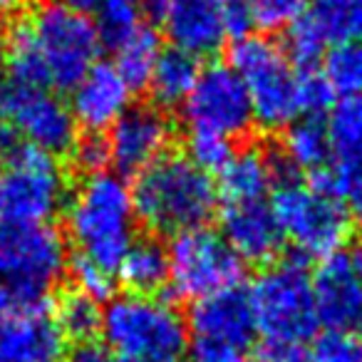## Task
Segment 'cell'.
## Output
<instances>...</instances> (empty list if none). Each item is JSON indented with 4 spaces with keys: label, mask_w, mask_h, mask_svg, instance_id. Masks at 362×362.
Instances as JSON below:
<instances>
[{
    "label": "cell",
    "mask_w": 362,
    "mask_h": 362,
    "mask_svg": "<svg viewBox=\"0 0 362 362\" xmlns=\"http://www.w3.org/2000/svg\"><path fill=\"white\" fill-rule=\"evenodd\" d=\"M132 204L134 216L149 231L179 236L206 228L216 216L218 189L211 174L199 169L189 156L164 154L136 174Z\"/></svg>",
    "instance_id": "obj_1"
},
{
    "label": "cell",
    "mask_w": 362,
    "mask_h": 362,
    "mask_svg": "<svg viewBox=\"0 0 362 362\" xmlns=\"http://www.w3.org/2000/svg\"><path fill=\"white\" fill-rule=\"evenodd\" d=\"M134 218L132 189L110 171L87 176L67 209V223L80 256L110 273H117L134 243Z\"/></svg>",
    "instance_id": "obj_2"
},
{
    "label": "cell",
    "mask_w": 362,
    "mask_h": 362,
    "mask_svg": "<svg viewBox=\"0 0 362 362\" xmlns=\"http://www.w3.org/2000/svg\"><path fill=\"white\" fill-rule=\"evenodd\" d=\"M102 337L115 362H181L187 322L171 303L127 293L102 310Z\"/></svg>",
    "instance_id": "obj_3"
},
{
    "label": "cell",
    "mask_w": 362,
    "mask_h": 362,
    "mask_svg": "<svg viewBox=\"0 0 362 362\" xmlns=\"http://www.w3.org/2000/svg\"><path fill=\"white\" fill-rule=\"evenodd\" d=\"M273 199L271 211L283 238L305 258H327L340 253L352 233V218L340 199L313 192L296 176V169L283 156L271 159Z\"/></svg>",
    "instance_id": "obj_4"
},
{
    "label": "cell",
    "mask_w": 362,
    "mask_h": 362,
    "mask_svg": "<svg viewBox=\"0 0 362 362\" xmlns=\"http://www.w3.org/2000/svg\"><path fill=\"white\" fill-rule=\"evenodd\" d=\"M231 67L251 100L253 122L263 129H283L300 119V70L281 45L263 35H243L231 47Z\"/></svg>",
    "instance_id": "obj_5"
},
{
    "label": "cell",
    "mask_w": 362,
    "mask_h": 362,
    "mask_svg": "<svg viewBox=\"0 0 362 362\" xmlns=\"http://www.w3.org/2000/svg\"><path fill=\"white\" fill-rule=\"evenodd\" d=\"M256 330L268 342H305L317 330L315 298L305 266L296 258L278 261L248 291Z\"/></svg>",
    "instance_id": "obj_6"
},
{
    "label": "cell",
    "mask_w": 362,
    "mask_h": 362,
    "mask_svg": "<svg viewBox=\"0 0 362 362\" xmlns=\"http://www.w3.org/2000/svg\"><path fill=\"white\" fill-rule=\"evenodd\" d=\"M35 35L47 87L72 90L97 65L102 50V35L92 18L75 13L60 3L40 6L28 18Z\"/></svg>",
    "instance_id": "obj_7"
},
{
    "label": "cell",
    "mask_w": 362,
    "mask_h": 362,
    "mask_svg": "<svg viewBox=\"0 0 362 362\" xmlns=\"http://www.w3.org/2000/svg\"><path fill=\"white\" fill-rule=\"evenodd\" d=\"M65 266V241L50 223L0 221V281L11 283L30 305H47V291L62 278Z\"/></svg>",
    "instance_id": "obj_8"
},
{
    "label": "cell",
    "mask_w": 362,
    "mask_h": 362,
    "mask_svg": "<svg viewBox=\"0 0 362 362\" xmlns=\"http://www.w3.org/2000/svg\"><path fill=\"white\" fill-rule=\"evenodd\" d=\"M6 161V174H0V221L21 226L50 223L67 197L65 176L57 161L28 141Z\"/></svg>",
    "instance_id": "obj_9"
},
{
    "label": "cell",
    "mask_w": 362,
    "mask_h": 362,
    "mask_svg": "<svg viewBox=\"0 0 362 362\" xmlns=\"http://www.w3.org/2000/svg\"><path fill=\"white\" fill-rule=\"evenodd\" d=\"M166 256L171 291L194 303L226 288H236L243 276V261L228 248L221 233L209 228L174 236Z\"/></svg>",
    "instance_id": "obj_10"
},
{
    "label": "cell",
    "mask_w": 362,
    "mask_h": 362,
    "mask_svg": "<svg viewBox=\"0 0 362 362\" xmlns=\"http://www.w3.org/2000/svg\"><path fill=\"white\" fill-rule=\"evenodd\" d=\"M0 122L23 141L45 154H65L77 144V122L70 105L45 87H13L0 100Z\"/></svg>",
    "instance_id": "obj_11"
},
{
    "label": "cell",
    "mask_w": 362,
    "mask_h": 362,
    "mask_svg": "<svg viewBox=\"0 0 362 362\" xmlns=\"http://www.w3.org/2000/svg\"><path fill=\"white\" fill-rule=\"evenodd\" d=\"M181 107L189 132H211L233 139L243 136L253 124L248 92L228 65H211L199 72L197 85Z\"/></svg>",
    "instance_id": "obj_12"
},
{
    "label": "cell",
    "mask_w": 362,
    "mask_h": 362,
    "mask_svg": "<svg viewBox=\"0 0 362 362\" xmlns=\"http://www.w3.org/2000/svg\"><path fill=\"white\" fill-rule=\"evenodd\" d=\"M231 0H146L144 13L166 33L174 50L206 57L221 50L228 28Z\"/></svg>",
    "instance_id": "obj_13"
},
{
    "label": "cell",
    "mask_w": 362,
    "mask_h": 362,
    "mask_svg": "<svg viewBox=\"0 0 362 362\" xmlns=\"http://www.w3.org/2000/svg\"><path fill=\"white\" fill-rule=\"evenodd\" d=\"M171 141V124L154 107H129L110 127V161L122 174H141L161 159Z\"/></svg>",
    "instance_id": "obj_14"
},
{
    "label": "cell",
    "mask_w": 362,
    "mask_h": 362,
    "mask_svg": "<svg viewBox=\"0 0 362 362\" xmlns=\"http://www.w3.org/2000/svg\"><path fill=\"white\" fill-rule=\"evenodd\" d=\"M221 238L243 263H271L283 248V233L271 204H226L221 211Z\"/></svg>",
    "instance_id": "obj_15"
},
{
    "label": "cell",
    "mask_w": 362,
    "mask_h": 362,
    "mask_svg": "<svg viewBox=\"0 0 362 362\" xmlns=\"http://www.w3.org/2000/svg\"><path fill=\"white\" fill-rule=\"evenodd\" d=\"M192 327L197 332V340L218 342L238 350H246L258 332L248 293L238 286L194 303Z\"/></svg>",
    "instance_id": "obj_16"
},
{
    "label": "cell",
    "mask_w": 362,
    "mask_h": 362,
    "mask_svg": "<svg viewBox=\"0 0 362 362\" xmlns=\"http://www.w3.org/2000/svg\"><path fill=\"white\" fill-rule=\"evenodd\" d=\"M132 87L117 72L115 65L97 62L85 77L72 87L70 112L77 124L90 132H102L112 127L129 110Z\"/></svg>",
    "instance_id": "obj_17"
},
{
    "label": "cell",
    "mask_w": 362,
    "mask_h": 362,
    "mask_svg": "<svg viewBox=\"0 0 362 362\" xmlns=\"http://www.w3.org/2000/svg\"><path fill=\"white\" fill-rule=\"evenodd\" d=\"M313 283L317 320L327 327H352L362 315V283L352 268L350 253L322 258Z\"/></svg>",
    "instance_id": "obj_18"
},
{
    "label": "cell",
    "mask_w": 362,
    "mask_h": 362,
    "mask_svg": "<svg viewBox=\"0 0 362 362\" xmlns=\"http://www.w3.org/2000/svg\"><path fill=\"white\" fill-rule=\"evenodd\" d=\"M50 308L0 317V362H55L65 345Z\"/></svg>",
    "instance_id": "obj_19"
},
{
    "label": "cell",
    "mask_w": 362,
    "mask_h": 362,
    "mask_svg": "<svg viewBox=\"0 0 362 362\" xmlns=\"http://www.w3.org/2000/svg\"><path fill=\"white\" fill-rule=\"evenodd\" d=\"M330 166L337 176L340 199L362 184V95L345 97L335 105L327 122Z\"/></svg>",
    "instance_id": "obj_20"
},
{
    "label": "cell",
    "mask_w": 362,
    "mask_h": 362,
    "mask_svg": "<svg viewBox=\"0 0 362 362\" xmlns=\"http://www.w3.org/2000/svg\"><path fill=\"white\" fill-rule=\"evenodd\" d=\"M218 174H221L218 194L226 199V204L261 202L273 184L271 159L258 149L233 151V156Z\"/></svg>",
    "instance_id": "obj_21"
},
{
    "label": "cell",
    "mask_w": 362,
    "mask_h": 362,
    "mask_svg": "<svg viewBox=\"0 0 362 362\" xmlns=\"http://www.w3.org/2000/svg\"><path fill=\"white\" fill-rule=\"evenodd\" d=\"M122 283L136 296H151L156 293L166 281H169V256L166 248L154 238L134 241L129 251L124 253L119 268Z\"/></svg>",
    "instance_id": "obj_22"
},
{
    "label": "cell",
    "mask_w": 362,
    "mask_h": 362,
    "mask_svg": "<svg viewBox=\"0 0 362 362\" xmlns=\"http://www.w3.org/2000/svg\"><path fill=\"white\" fill-rule=\"evenodd\" d=\"M199 60L181 50H166L156 60L154 72H151L146 87L151 90V97L161 107H176L184 105L189 92L194 90L199 80Z\"/></svg>",
    "instance_id": "obj_23"
},
{
    "label": "cell",
    "mask_w": 362,
    "mask_h": 362,
    "mask_svg": "<svg viewBox=\"0 0 362 362\" xmlns=\"http://www.w3.org/2000/svg\"><path fill=\"white\" fill-rule=\"evenodd\" d=\"M115 50V67L132 90H141L149 82L154 72L156 60L161 57V42L151 28L136 25L132 33H127L122 40L112 45Z\"/></svg>",
    "instance_id": "obj_24"
},
{
    "label": "cell",
    "mask_w": 362,
    "mask_h": 362,
    "mask_svg": "<svg viewBox=\"0 0 362 362\" xmlns=\"http://www.w3.org/2000/svg\"><path fill=\"white\" fill-rule=\"evenodd\" d=\"M330 156L332 151L327 127L317 117H303L288 127L286 139H283V159L293 169H303L310 174L330 164Z\"/></svg>",
    "instance_id": "obj_25"
},
{
    "label": "cell",
    "mask_w": 362,
    "mask_h": 362,
    "mask_svg": "<svg viewBox=\"0 0 362 362\" xmlns=\"http://www.w3.org/2000/svg\"><path fill=\"white\" fill-rule=\"evenodd\" d=\"M6 70L13 77L16 87H47V75L42 67L35 35L28 21H21L11 28L6 37Z\"/></svg>",
    "instance_id": "obj_26"
},
{
    "label": "cell",
    "mask_w": 362,
    "mask_h": 362,
    "mask_svg": "<svg viewBox=\"0 0 362 362\" xmlns=\"http://www.w3.org/2000/svg\"><path fill=\"white\" fill-rule=\"evenodd\" d=\"M320 75L332 95L342 100L362 95V42H335L322 55Z\"/></svg>",
    "instance_id": "obj_27"
},
{
    "label": "cell",
    "mask_w": 362,
    "mask_h": 362,
    "mask_svg": "<svg viewBox=\"0 0 362 362\" xmlns=\"http://www.w3.org/2000/svg\"><path fill=\"white\" fill-rule=\"evenodd\" d=\"M55 322L60 327L62 337H72L77 342H90L102 327V310L100 303L92 300L90 296L75 291L67 293L57 303Z\"/></svg>",
    "instance_id": "obj_28"
},
{
    "label": "cell",
    "mask_w": 362,
    "mask_h": 362,
    "mask_svg": "<svg viewBox=\"0 0 362 362\" xmlns=\"http://www.w3.org/2000/svg\"><path fill=\"white\" fill-rule=\"evenodd\" d=\"M310 13L330 42H362V0H320Z\"/></svg>",
    "instance_id": "obj_29"
},
{
    "label": "cell",
    "mask_w": 362,
    "mask_h": 362,
    "mask_svg": "<svg viewBox=\"0 0 362 362\" xmlns=\"http://www.w3.org/2000/svg\"><path fill=\"white\" fill-rule=\"evenodd\" d=\"M327 35L322 33L320 23L313 18V13L308 11L300 21H296L286 33V57L291 60L293 67H300V70H310L315 67V62L325 55L327 50Z\"/></svg>",
    "instance_id": "obj_30"
},
{
    "label": "cell",
    "mask_w": 362,
    "mask_h": 362,
    "mask_svg": "<svg viewBox=\"0 0 362 362\" xmlns=\"http://www.w3.org/2000/svg\"><path fill=\"white\" fill-rule=\"evenodd\" d=\"M251 28L258 30H283L300 21L310 11V0H243Z\"/></svg>",
    "instance_id": "obj_31"
},
{
    "label": "cell",
    "mask_w": 362,
    "mask_h": 362,
    "mask_svg": "<svg viewBox=\"0 0 362 362\" xmlns=\"http://www.w3.org/2000/svg\"><path fill=\"white\" fill-rule=\"evenodd\" d=\"M141 16H144V3L141 0H102L100 11L95 13L97 18V30L102 37L115 45L117 40L132 33L139 25Z\"/></svg>",
    "instance_id": "obj_32"
},
{
    "label": "cell",
    "mask_w": 362,
    "mask_h": 362,
    "mask_svg": "<svg viewBox=\"0 0 362 362\" xmlns=\"http://www.w3.org/2000/svg\"><path fill=\"white\" fill-rule=\"evenodd\" d=\"M310 362H362V335L350 327H330L315 340Z\"/></svg>",
    "instance_id": "obj_33"
},
{
    "label": "cell",
    "mask_w": 362,
    "mask_h": 362,
    "mask_svg": "<svg viewBox=\"0 0 362 362\" xmlns=\"http://www.w3.org/2000/svg\"><path fill=\"white\" fill-rule=\"evenodd\" d=\"M187 149H189V159H192L199 169L206 171V174L221 171L223 166H226V161L233 156L231 139L211 134V132H189Z\"/></svg>",
    "instance_id": "obj_34"
},
{
    "label": "cell",
    "mask_w": 362,
    "mask_h": 362,
    "mask_svg": "<svg viewBox=\"0 0 362 362\" xmlns=\"http://www.w3.org/2000/svg\"><path fill=\"white\" fill-rule=\"evenodd\" d=\"M70 273H72V281H75L77 291L90 296L92 300H97V303L115 291V273L105 271V268L92 263L90 258H85V256L72 258Z\"/></svg>",
    "instance_id": "obj_35"
},
{
    "label": "cell",
    "mask_w": 362,
    "mask_h": 362,
    "mask_svg": "<svg viewBox=\"0 0 362 362\" xmlns=\"http://www.w3.org/2000/svg\"><path fill=\"white\" fill-rule=\"evenodd\" d=\"M332 92L322 75L310 70H300V115L303 117H320L332 105Z\"/></svg>",
    "instance_id": "obj_36"
},
{
    "label": "cell",
    "mask_w": 362,
    "mask_h": 362,
    "mask_svg": "<svg viewBox=\"0 0 362 362\" xmlns=\"http://www.w3.org/2000/svg\"><path fill=\"white\" fill-rule=\"evenodd\" d=\"M181 362H248V357L246 350H238V347L197 340L192 347H187Z\"/></svg>",
    "instance_id": "obj_37"
},
{
    "label": "cell",
    "mask_w": 362,
    "mask_h": 362,
    "mask_svg": "<svg viewBox=\"0 0 362 362\" xmlns=\"http://www.w3.org/2000/svg\"><path fill=\"white\" fill-rule=\"evenodd\" d=\"M75 159L82 169H87L90 174L105 171V166L110 164V149H107V139L92 134L87 139L75 144Z\"/></svg>",
    "instance_id": "obj_38"
},
{
    "label": "cell",
    "mask_w": 362,
    "mask_h": 362,
    "mask_svg": "<svg viewBox=\"0 0 362 362\" xmlns=\"http://www.w3.org/2000/svg\"><path fill=\"white\" fill-rule=\"evenodd\" d=\"M256 362H310V352L300 342H263Z\"/></svg>",
    "instance_id": "obj_39"
},
{
    "label": "cell",
    "mask_w": 362,
    "mask_h": 362,
    "mask_svg": "<svg viewBox=\"0 0 362 362\" xmlns=\"http://www.w3.org/2000/svg\"><path fill=\"white\" fill-rule=\"evenodd\" d=\"M45 308H50V305H45ZM21 310H37V308L30 305L11 283L0 281V317L13 315V313H21Z\"/></svg>",
    "instance_id": "obj_40"
},
{
    "label": "cell",
    "mask_w": 362,
    "mask_h": 362,
    "mask_svg": "<svg viewBox=\"0 0 362 362\" xmlns=\"http://www.w3.org/2000/svg\"><path fill=\"white\" fill-rule=\"evenodd\" d=\"M70 362H115V360H112V355L105 347L90 340V342H80V345L72 350Z\"/></svg>",
    "instance_id": "obj_41"
},
{
    "label": "cell",
    "mask_w": 362,
    "mask_h": 362,
    "mask_svg": "<svg viewBox=\"0 0 362 362\" xmlns=\"http://www.w3.org/2000/svg\"><path fill=\"white\" fill-rule=\"evenodd\" d=\"M55 3H60V6L70 8V11L75 13H82V16H95L97 11H100L102 0H55Z\"/></svg>",
    "instance_id": "obj_42"
},
{
    "label": "cell",
    "mask_w": 362,
    "mask_h": 362,
    "mask_svg": "<svg viewBox=\"0 0 362 362\" xmlns=\"http://www.w3.org/2000/svg\"><path fill=\"white\" fill-rule=\"evenodd\" d=\"M350 261H352V268H355L357 278H360V283H362V248H357V251L350 253Z\"/></svg>",
    "instance_id": "obj_43"
},
{
    "label": "cell",
    "mask_w": 362,
    "mask_h": 362,
    "mask_svg": "<svg viewBox=\"0 0 362 362\" xmlns=\"http://www.w3.org/2000/svg\"><path fill=\"white\" fill-rule=\"evenodd\" d=\"M21 3H23V0H0V13H3V11H13V8H18Z\"/></svg>",
    "instance_id": "obj_44"
},
{
    "label": "cell",
    "mask_w": 362,
    "mask_h": 362,
    "mask_svg": "<svg viewBox=\"0 0 362 362\" xmlns=\"http://www.w3.org/2000/svg\"><path fill=\"white\" fill-rule=\"evenodd\" d=\"M355 327H357V332H360V335H362V315H360V317H357V322H355Z\"/></svg>",
    "instance_id": "obj_45"
}]
</instances>
